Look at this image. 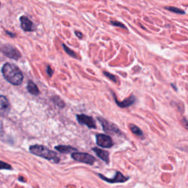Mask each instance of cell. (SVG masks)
<instances>
[{"instance_id": "cell-1", "label": "cell", "mask_w": 188, "mask_h": 188, "mask_svg": "<svg viewBox=\"0 0 188 188\" xmlns=\"http://www.w3.org/2000/svg\"><path fill=\"white\" fill-rule=\"evenodd\" d=\"M2 73L5 79L14 85H18L23 81L24 76L22 72L13 64H5L2 67Z\"/></svg>"}, {"instance_id": "cell-2", "label": "cell", "mask_w": 188, "mask_h": 188, "mask_svg": "<svg viewBox=\"0 0 188 188\" xmlns=\"http://www.w3.org/2000/svg\"><path fill=\"white\" fill-rule=\"evenodd\" d=\"M30 152L35 155L41 157L55 163H58L60 160L56 153L42 145L31 146L30 147Z\"/></svg>"}, {"instance_id": "cell-3", "label": "cell", "mask_w": 188, "mask_h": 188, "mask_svg": "<svg viewBox=\"0 0 188 188\" xmlns=\"http://www.w3.org/2000/svg\"><path fill=\"white\" fill-rule=\"evenodd\" d=\"M71 157L74 160L80 162L82 163H86L88 165H93L94 163L95 158L92 155L86 153H81V152H74L71 154Z\"/></svg>"}, {"instance_id": "cell-4", "label": "cell", "mask_w": 188, "mask_h": 188, "mask_svg": "<svg viewBox=\"0 0 188 188\" xmlns=\"http://www.w3.org/2000/svg\"><path fill=\"white\" fill-rule=\"evenodd\" d=\"M98 120L102 123L103 129L105 132L109 134H115V135H120L121 134L120 129L115 126L114 123L109 122L108 121L105 120L102 118H98Z\"/></svg>"}, {"instance_id": "cell-5", "label": "cell", "mask_w": 188, "mask_h": 188, "mask_svg": "<svg viewBox=\"0 0 188 188\" xmlns=\"http://www.w3.org/2000/svg\"><path fill=\"white\" fill-rule=\"evenodd\" d=\"M96 144L102 148H111L113 146L112 138L109 135L104 134H97L96 136Z\"/></svg>"}, {"instance_id": "cell-6", "label": "cell", "mask_w": 188, "mask_h": 188, "mask_svg": "<svg viewBox=\"0 0 188 188\" xmlns=\"http://www.w3.org/2000/svg\"><path fill=\"white\" fill-rule=\"evenodd\" d=\"M78 122L81 125H85L90 129H96V125L94 119L92 117L88 116L84 114H80L76 115Z\"/></svg>"}, {"instance_id": "cell-7", "label": "cell", "mask_w": 188, "mask_h": 188, "mask_svg": "<svg viewBox=\"0 0 188 188\" xmlns=\"http://www.w3.org/2000/svg\"><path fill=\"white\" fill-rule=\"evenodd\" d=\"M98 175L101 179L108 183H122V182H125V181H127V180H129V177L124 176H123L121 172H116L115 177L113 179L107 178V177H105L104 176L101 174V173H99Z\"/></svg>"}, {"instance_id": "cell-8", "label": "cell", "mask_w": 188, "mask_h": 188, "mask_svg": "<svg viewBox=\"0 0 188 188\" xmlns=\"http://www.w3.org/2000/svg\"><path fill=\"white\" fill-rule=\"evenodd\" d=\"M2 51L6 56L10 57V58L18 60L21 57V54L19 51L14 47L10 46V45H6V46H4Z\"/></svg>"}, {"instance_id": "cell-9", "label": "cell", "mask_w": 188, "mask_h": 188, "mask_svg": "<svg viewBox=\"0 0 188 188\" xmlns=\"http://www.w3.org/2000/svg\"><path fill=\"white\" fill-rule=\"evenodd\" d=\"M21 20V27L26 32H32L36 30L35 26L32 21L29 19L27 16H22L20 18Z\"/></svg>"}, {"instance_id": "cell-10", "label": "cell", "mask_w": 188, "mask_h": 188, "mask_svg": "<svg viewBox=\"0 0 188 188\" xmlns=\"http://www.w3.org/2000/svg\"><path fill=\"white\" fill-rule=\"evenodd\" d=\"M10 104L5 96H0V115H6L10 111Z\"/></svg>"}, {"instance_id": "cell-11", "label": "cell", "mask_w": 188, "mask_h": 188, "mask_svg": "<svg viewBox=\"0 0 188 188\" xmlns=\"http://www.w3.org/2000/svg\"><path fill=\"white\" fill-rule=\"evenodd\" d=\"M114 99H115V102H116L118 106L121 107V108H125V107H128L131 106V105L133 104L136 101V98L134 96H131L128 97L127 99H126L125 100L123 101V102H119V101H118L115 96H114Z\"/></svg>"}, {"instance_id": "cell-12", "label": "cell", "mask_w": 188, "mask_h": 188, "mask_svg": "<svg viewBox=\"0 0 188 188\" xmlns=\"http://www.w3.org/2000/svg\"><path fill=\"white\" fill-rule=\"evenodd\" d=\"M93 151L95 152L96 155L98 156L101 160H103L106 163H109V152H107L106 151L101 149V148H93Z\"/></svg>"}, {"instance_id": "cell-13", "label": "cell", "mask_w": 188, "mask_h": 188, "mask_svg": "<svg viewBox=\"0 0 188 188\" xmlns=\"http://www.w3.org/2000/svg\"><path fill=\"white\" fill-rule=\"evenodd\" d=\"M55 149L58 151L60 153L63 154H69V153H74L77 152V149L75 148L72 147L70 146H63V145H60L55 146Z\"/></svg>"}, {"instance_id": "cell-14", "label": "cell", "mask_w": 188, "mask_h": 188, "mask_svg": "<svg viewBox=\"0 0 188 188\" xmlns=\"http://www.w3.org/2000/svg\"><path fill=\"white\" fill-rule=\"evenodd\" d=\"M27 90L29 93H30V94L32 95H35V96H37V95L40 94V91H39L38 86H37L32 81L28 82Z\"/></svg>"}, {"instance_id": "cell-15", "label": "cell", "mask_w": 188, "mask_h": 188, "mask_svg": "<svg viewBox=\"0 0 188 188\" xmlns=\"http://www.w3.org/2000/svg\"><path fill=\"white\" fill-rule=\"evenodd\" d=\"M129 129L132 131V133L135 134V135H136L141 137V136H142V135H143V133H142L141 129H140L138 127H137L136 125L129 124Z\"/></svg>"}, {"instance_id": "cell-16", "label": "cell", "mask_w": 188, "mask_h": 188, "mask_svg": "<svg viewBox=\"0 0 188 188\" xmlns=\"http://www.w3.org/2000/svg\"><path fill=\"white\" fill-rule=\"evenodd\" d=\"M62 46H63V48L64 49V51H65L66 52V54H68V55H69L70 57H74V58H77V55H76V54L74 52V51L72 50V49H69V47L66 46V45L64 44V43H63V45H62Z\"/></svg>"}, {"instance_id": "cell-17", "label": "cell", "mask_w": 188, "mask_h": 188, "mask_svg": "<svg viewBox=\"0 0 188 188\" xmlns=\"http://www.w3.org/2000/svg\"><path fill=\"white\" fill-rule=\"evenodd\" d=\"M164 9L169 10V11L173 12V13H178V14H181V15H183V14H185V12L183 10L179 9L178 7H165Z\"/></svg>"}, {"instance_id": "cell-18", "label": "cell", "mask_w": 188, "mask_h": 188, "mask_svg": "<svg viewBox=\"0 0 188 188\" xmlns=\"http://www.w3.org/2000/svg\"><path fill=\"white\" fill-rule=\"evenodd\" d=\"M104 74L105 76H107L108 79H109V80H111V81H113V82H116V77H115V76L113 75V74L109 73V72L107 71H104Z\"/></svg>"}, {"instance_id": "cell-19", "label": "cell", "mask_w": 188, "mask_h": 188, "mask_svg": "<svg viewBox=\"0 0 188 188\" xmlns=\"http://www.w3.org/2000/svg\"><path fill=\"white\" fill-rule=\"evenodd\" d=\"M1 169L10 170V169H12V168L9 164H7V163L3 162H2V161H0V170H1Z\"/></svg>"}, {"instance_id": "cell-20", "label": "cell", "mask_w": 188, "mask_h": 188, "mask_svg": "<svg viewBox=\"0 0 188 188\" xmlns=\"http://www.w3.org/2000/svg\"><path fill=\"white\" fill-rule=\"evenodd\" d=\"M111 24H112L113 25L115 26V27H121V28H123V29H127V27H126V26L124 25V24L121 23V22H118V21H115V22H114V21H111Z\"/></svg>"}, {"instance_id": "cell-21", "label": "cell", "mask_w": 188, "mask_h": 188, "mask_svg": "<svg viewBox=\"0 0 188 188\" xmlns=\"http://www.w3.org/2000/svg\"><path fill=\"white\" fill-rule=\"evenodd\" d=\"M46 71H47V74H48V75H49V76H52V74H53V70H51V68L49 67V66H48V67H47Z\"/></svg>"}, {"instance_id": "cell-22", "label": "cell", "mask_w": 188, "mask_h": 188, "mask_svg": "<svg viewBox=\"0 0 188 188\" xmlns=\"http://www.w3.org/2000/svg\"><path fill=\"white\" fill-rule=\"evenodd\" d=\"M75 35L76 36L78 37L80 39H82V38H83V35L82 34V32H79V31H76L75 32Z\"/></svg>"}]
</instances>
